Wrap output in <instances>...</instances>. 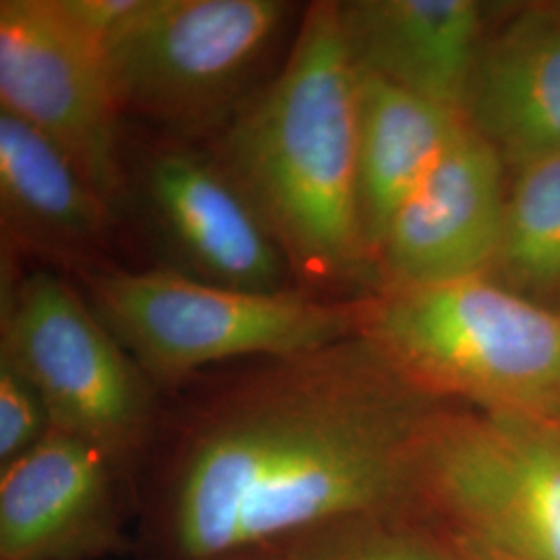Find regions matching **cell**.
Here are the masks:
<instances>
[{"instance_id": "6da1fadb", "label": "cell", "mask_w": 560, "mask_h": 560, "mask_svg": "<svg viewBox=\"0 0 560 560\" xmlns=\"http://www.w3.org/2000/svg\"><path fill=\"white\" fill-rule=\"evenodd\" d=\"M446 405L360 335L279 360L189 442L173 502L180 555L221 559L332 521L413 515L421 444Z\"/></svg>"}, {"instance_id": "7a4b0ae2", "label": "cell", "mask_w": 560, "mask_h": 560, "mask_svg": "<svg viewBox=\"0 0 560 560\" xmlns=\"http://www.w3.org/2000/svg\"><path fill=\"white\" fill-rule=\"evenodd\" d=\"M358 127L360 71L339 2H316L279 75L224 125L217 154L305 282L376 272L361 229Z\"/></svg>"}, {"instance_id": "3957f363", "label": "cell", "mask_w": 560, "mask_h": 560, "mask_svg": "<svg viewBox=\"0 0 560 560\" xmlns=\"http://www.w3.org/2000/svg\"><path fill=\"white\" fill-rule=\"evenodd\" d=\"M358 335L434 399L560 418V310L492 277L378 287Z\"/></svg>"}, {"instance_id": "277c9868", "label": "cell", "mask_w": 560, "mask_h": 560, "mask_svg": "<svg viewBox=\"0 0 560 560\" xmlns=\"http://www.w3.org/2000/svg\"><path fill=\"white\" fill-rule=\"evenodd\" d=\"M476 560H560V418L446 405L421 444L416 506Z\"/></svg>"}, {"instance_id": "5b68a950", "label": "cell", "mask_w": 560, "mask_h": 560, "mask_svg": "<svg viewBox=\"0 0 560 560\" xmlns=\"http://www.w3.org/2000/svg\"><path fill=\"white\" fill-rule=\"evenodd\" d=\"M88 287L92 307L125 351L166 381L237 358H298L360 328V300L241 291L175 270L98 272Z\"/></svg>"}, {"instance_id": "8992f818", "label": "cell", "mask_w": 560, "mask_h": 560, "mask_svg": "<svg viewBox=\"0 0 560 560\" xmlns=\"http://www.w3.org/2000/svg\"><path fill=\"white\" fill-rule=\"evenodd\" d=\"M287 13L280 0H141L106 44L120 113L187 133L222 127Z\"/></svg>"}, {"instance_id": "52a82bcc", "label": "cell", "mask_w": 560, "mask_h": 560, "mask_svg": "<svg viewBox=\"0 0 560 560\" xmlns=\"http://www.w3.org/2000/svg\"><path fill=\"white\" fill-rule=\"evenodd\" d=\"M2 360L36 386L52 428L108 457L138 444L148 420L141 368L92 303L52 272H34L9 301Z\"/></svg>"}, {"instance_id": "ba28073f", "label": "cell", "mask_w": 560, "mask_h": 560, "mask_svg": "<svg viewBox=\"0 0 560 560\" xmlns=\"http://www.w3.org/2000/svg\"><path fill=\"white\" fill-rule=\"evenodd\" d=\"M0 106L59 145L113 208L119 203L120 108L106 50L59 0L0 2Z\"/></svg>"}, {"instance_id": "9c48e42d", "label": "cell", "mask_w": 560, "mask_h": 560, "mask_svg": "<svg viewBox=\"0 0 560 560\" xmlns=\"http://www.w3.org/2000/svg\"><path fill=\"white\" fill-rule=\"evenodd\" d=\"M506 166L467 125L390 222L376 256L381 287L490 277L501 252Z\"/></svg>"}, {"instance_id": "30bf717a", "label": "cell", "mask_w": 560, "mask_h": 560, "mask_svg": "<svg viewBox=\"0 0 560 560\" xmlns=\"http://www.w3.org/2000/svg\"><path fill=\"white\" fill-rule=\"evenodd\" d=\"M148 198L189 275L214 284L277 293L291 272L258 210L217 159L162 152L145 175Z\"/></svg>"}, {"instance_id": "8fae6325", "label": "cell", "mask_w": 560, "mask_h": 560, "mask_svg": "<svg viewBox=\"0 0 560 560\" xmlns=\"http://www.w3.org/2000/svg\"><path fill=\"white\" fill-rule=\"evenodd\" d=\"M467 125L517 171L560 154V11L525 4L486 34L463 106Z\"/></svg>"}, {"instance_id": "7c38bea8", "label": "cell", "mask_w": 560, "mask_h": 560, "mask_svg": "<svg viewBox=\"0 0 560 560\" xmlns=\"http://www.w3.org/2000/svg\"><path fill=\"white\" fill-rule=\"evenodd\" d=\"M349 55L361 73L463 115L486 9L476 0L339 2Z\"/></svg>"}, {"instance_id": "4fadbf2b", "label": "cell", "mask_w": 560, "mask_h": 560, "mask_svg": "<svg viewBox=\"0 0 560 560\" xmlns=\"http://www.w3.org/2000/svg\"><path fill=\"white\" fill-rule=\"evenodd\" d=\"M465 127L457 110L360 71V214L374 270L390 222Z\"/></svg>"}, {"instance_id": "5bb4252c", "label": "cell", "mask_w": 560, "mask_h": 560, "mask_svg": "<svg viewBox=\"0 0 560 560\" xmlns=\"http://www.w3.org/2000/svg\"><path fill=\"white\" fill-rule=\"evenodd\" d=\"M108 455L50 430L0 478V559L46 560L75 540L106 494Z\"/></svg>"}, {"instance_id": "9a60e30c", "label": "cell", "mask_w": 560, "mask_h": 560, "mask_svg": "<svg viewBox=\"0 0 560 560\" xmlns=\"http://www.w3.org/2000/svg\"><path fill=\"white\" fill-rule=\"evenodd\" d=\"M2 222L23 243L78 252L108 233L113 206L38 129L0 110Z\"/></svg>"}, {"instance_id": "2e32d148", "label": "cell", "mask_w": 560, "mask_h": 560, "mask_svg": "<svg viewBox=\"0 0 560 560\" xmlns=\"http://www.w3.org/2000/svg\"><path fill=\"white\" fill-rule=\"evenodd\" d=\"M532 300L560 289V154L513 171L501 252L490 275Z\"/></svg>"}, {"instance_id": "e0dca14e", "label": "cell", "mask_w": 560, "mask_h": 560, "mask_svg": "<svg viewBox=\"0 0 560 560\" xmlns=\"http://www.w3.org/2000/svg\"><path fill=\"white\" fill-rule=\"evenodd\" d=\"M282 560H465L411 513L358 515L291 538Z\"/></svg>"}, {"instance_id": "ac0fdd59", "label": "cell", "mask_w": 560, "mask_h": 560, "mask_svg": "<svg viewBox=\"0 0 560 560\" xmlns=\"http://www.w3.org/2000/svg\"><path fill=\"white\" fill-rule=\"evenodd\" d=\"M52 430L50 413L36 386L0 360V460L9 465Z\"/></svg>"}, {"instance_id": "d6986e66", "label": "cell", "mask_w": 560, "mask_h": 560, "mask_svg": "<svg viewBox=\"0 0 560 560\" xmlns=\"http://www.w3.org/2000/svg\"><path fill=\"white\" fill-rule=\"evenodd\" d=\"M65 15L106 50L127 21L136 15L141 0H59Z\"/></svg>"}, {"instance_id": "ffe728a7", "label": "cell", "mask_w": 560, "mask_h": 560, "mask_svg": "<svg viewBox=\"0 0 560 560\" xmlns=\"http://www.w3.org/2000/svg\"><path fill=\"white\" fill-rule=\"evenodd\" d=\"M557 307H559V310H560V289H559V293H557Z\"/></svg>"}, {"instance_id": "44dd1931", "label": "cell", "mask_w": 560, "mask_h": 560, "mask_svg": "<svg viewBox=\"0 0 560 560\" xmlns=\"http://www.w3.org/2000/svg\"><path fill=\"white\" fill-rule=\"evenodd\" d=\"M555 4H557V9L560 11V2H555Z\"/></svg>"}]
</instances>
